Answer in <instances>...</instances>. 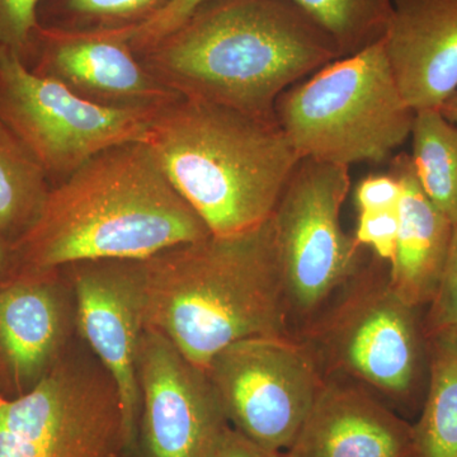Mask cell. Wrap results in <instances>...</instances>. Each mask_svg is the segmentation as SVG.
I'll list each match as a JSON object with an SVG mask.
<instances>
[{"instance_id": "12", "label": "cell", "mask_w": 457, "mask_h": 457, "mask_svg": "<svg viewBox=\"0 0 457 457\" xmlns=\"http://www.w3.org/2000/svg\"><path fill=\"white\" fill-rule=\"evenodd\" d=\"M137 384L143 457H204L230 426L206 371L153 328L141 336Z\"/></svg>"}, {"instance_id": "19", "label": "cell", "mask_w": 457, "mask_h": 457, "mask_svg": "<svg viewBox=\"0 0 457 457\" xmlns=\"http://www.w3.org/2000/svg\"><path fill=\"white\" fill-rule=\"evenodd\" d=\"M51 188L37 159L0 121V237L9 245L37 221Z\"/></svg>"}, {"instance_id": "5", "label": "cell", "mask_w": 457, "mask_h": 457, "mask_svg": "<svg viewBox=\"0 0 457 457\" xmlns=\"http://www.w3.org/2000/svg\"><path fill=\"white\" fill-rule=\"evenodd\" d=\"M414 117L383 40L324 66L276 104L279 129L300 159L345 167L392 159L411 137Z\"/></svg>"}, {"instance_id": "21", "label": "cell", "mask_w": 457, "mask_h": 457, "mask_svg": "<svg viewBox=\"0 0 457 457\" xmlns=\"http://www.w3.org/2000/svg\"><path fill=\"white\" fill-rule=\"evenodd\" d=\"M171 0H41L42 29L64 32L128 31L144 25Z\"/></svg>"}, {"instance_id": "24", "label": "cell", "mask_w": 457, "mask_h": 457, "mask_svg": "<svg viewBox=\"0 0 457 457\" xmlns=\"http://www.w3.org/2000/svg\"><path fill=\"white\" fill-rule=\"evenodd\" d=\"M446 328L457 329V224L453 227L440 287L429 305L426 335Z\"/></svg>"}, {"instance_id": "22", "label": "cell", "mask_w": 457, "mask_h": 457, "mask_svg": "<svg viewBox=\"0 0 457 457\" xmlns=\"http://www.w3.org/2000/svg\"><path fill=\"white\" fill-rule=\"evenodd\" d=\"M335 41L342 57L383 40L394 0H293Z\"/></svg>"}, {"instance_id": "17", "label": "cell", "mask_w": 457, "mask_h": 457, "mask_svg": "<svg viewBox=\"0 0 457 457\" xmlns=\"http://www.w3.org/2000/svg\"><path fill=\"white\" fill-rule=\"evenodd\" d=\"M390 173L402 183L399 233L389 263V286L411 308L431 305L446 266L453 227L436 207L418 180L411 156L390 159Z\"/></svg>"}, {"instance_id": "26", "label": "cell", "mask_w": 457, "mask_h": 457, "mask_svg": "<svg viewBox=\"0 0 457 457\" xmlns=\"http://www.w3.org/2000/svg\"><path fill=\"white\" fill-rule=\"evenodd\" d=\"M204 2L206 0H171L163 11L159 12L155 17L147 21L144 25L134 29H128V31H116V33L129 42L134 53H137L143 47L163 37L171 29H176Z\"/></svg>"}, {"instance_id": "31", "label": "cell", "mask_w": 457, "mask_h": 457, "mask_svg": "<svg viewBox=\"0 0 457 457\" xmlns=\"http://www.w3.org/2000/svg\"><path fill=\"white\" fill-rule=\"evenodd\" d=\"M411 457H413V456H411Z\"/></svg>"}, {"instance_id": "10", "label": "cell", "mask_w": 457, "mask_h": 457, "mask_svg": "<svg viewBox=\"0 0 457 457\" xmlns=\"http://www.w3.org/2000/svg\"><path fill=\"white\" fill-rule=\"evenodd\" d=\"M341 302L312 338L318 353L337 370L395 402L413 398L422 378V333L417 309L394 293L378 270L357 272Z\"/></svg>"}, {"instance_id": "6", "label": "cell", "mask_w": 457, "mask_h": 457, "mask_svg": "<svg viewBox=\"0 0 457 457\" xmlns=\"http://www.w3.org/2000/svg\"><path fill=\"white\" fill-rule=\"evenodd\" d=\"M121 400L92 351L71 345L29 392H0V457H122Z\"/></svg>"}, {"instance_id": "9", "label": "cell", "mask_w": 457, "mask_h": 457, "mask_svg": "<svg viewBox=\"0 0 457 457\" xmlns=\"http://www.w3.org/2000/svg\"><path fill=\"white\" fill-rule=\"evenodd\" d=\"M204 371L228 425L278 453L293 445L326 384L311 348L291 337L233 343Z\"/></svg>"}, {"instance_id": "11", "label": "cell", "mask_w": 457, "mask_h": 457, "mask_svg": "<svg viewBox=\"0 0 457 457\" xmlns=\"http://www.w3.org/2000/svg\"><path fill=\"white\" fill-rule=\"evenodd\" d=\"M60 269L73 287L78 336L116 383L126 453H130L139 433L137 353L145 329L144 261H84Z\"/></svg>"}, {"instance_id": "15", "label": "cell", "mask_w": 457, "mask_h": 457, "mask_svg": "<svg viewBox=\"0 0 457 457\" xmlns=\"http://www.w3.org/2000/svg\"><path fill=\"white\" fill-rule=\"evenodd\" d=\"M383 41L405 104L440 110L457 89V0H394Z\"/></svg>"}, {"instance_id": "20", "label": "cell", "mask_w": 457, "mask_h": 457, "mask_svg": "<svg viewBox=\"0 0 457 457\" xmlns=\"http://www.w3.org/2000/svg\"><path fill=\"white\" fill-rule=\"evenodd\" d=\"M411 161L423 191L457 224V126L440 111H422L411 129Z\"/></svg>"}, {"instance_id": "4", "label": "cell", "mask_w": 457, "mask_h": 457, "mask_svg": "<svg viewBox=\"0 0 457 457\" xmlns=\"http://www.w3.org/2000/svg\"><path fill=\"white\" fill-rule=\"evenodd\" d=\"M145 143L215 236L269 220L300 161L278 123L183 97L158 111Z\"/></svg>"}, {"instance_id": "30", "label": "cell", "mask_w": 457, "mask_h": 457, "mask_svg": "<svg viewBox=\"0 0 457 457\" xmlns=\"http://www.w3.org/2000/svg\"><path fill=\"white\" fill-rule=\"evenodd\" d=\"M440 112L447 121L457 126V89L442 104Z\"/></svg>"}, {"instance_id": "7", "label": "cell", "mask_w": 457, "mask_h": 457, "mask_svg": "<svg viewBox=\"0 0 457 457\" xmlns=\"http://www.w3.org/2000/svg\"><path fill=\"white\" fill-rule=\"evenodd\" d=\"M156 113L96 106L0 53V121L37 159L51 187L102 150L145 141Z\"/></svg>"}, {"instance_id": "23", "label": "cell", "mask_w": 457, "mask_h": 457, "mask_svg": "<svg viewBox=\"0 0 457 457\" xmlns=\"http://www.w3.org/2000/svg\"><path fill=\"white\" fill-rule=\"evenodd\" d=\"M41 0H0V53L17 55L29 64L40 25Z\"/></svg>"}, {"instance_id": "25", "label": "cell", "mask_w": 457, "mask_h": 457, "mask_svg": "<svg viewBox=\"0 0 457 457\" xmlns=\"http://www.w3.org/2000/svg\"><path fill=\"white\" fill-rule=\"evenodd\" d=\"M399 233V207L383 212H361L356 230L357 242L370 246L376 257L392 262Z\"/></svg>"}, {"instance_id": "18", "label": "cell", "mask_w": 457, "mask_h": 457, "mask_svg": "<svg viewBox=\"0 0 457 457\" xmlns=\"http://www.w3.org/2000/svg\"><path fill=\"white\" fill-rule=\"evenodd\" d=\"M426 336L429 384L413 426V457H457V329Z\"/></svg>"}, {"instance_id": "3", "label": "cell", "mask_w": 457, "mask_h": 457, "mask_svg": "<svg viewBox=\"0 0 457 457\" xmlns=\"http://www.w3.org/2000/svg\"><path fill=\"white\" fill-rule=\"evenodd\" d=\"M144 272L145 328L198 368L243 339L290 337L272 218L242 233L170 246L144 261Z\"/></svg>"}, {"instance_id": "28", "label": "cell", "mask_w": 457, "mask_h": 457, "mask_svg": "<svg viewBox=\"0 0 457 457\" xmlns=\"http://www.w3.org/2000/svg\"><path fill=\"white\" fill-rule=\"evenodd\" d=\"M204 457H285V453L262 447L228 426Z\"/></svg>"}, {"instance_id": "16", "label": "cell", "mask_w": 457, "mask_h": 457, "mask_svg": "<svg viewBox=\"0 0 457 457\" xmlns=\"http://www.w3.org/2000/svg\"><path fill=\"white\" fill-rule=\"evenodd\" d=\"M285 457H411L413 426L363 390L324 384Z\"/></svg>"}, {"instance_id": "1", "label": "cell", "mask_w": 457, "mask_h": 457, "mask_svg": "<svg viewBox=\"0 0 457 457\" xmlns=\"http://www.w3.org/2000/svg\"><path fill=\"white\" fill-rule=\"evenodd\" d=\"M135 54L180 97L272 123L286 90L342 59L332 37L293 0H206Z\"/></svg>"}, {"instance_id": "8", "label": "cell", "mask_w": 457, "mask_h": 457, "mask_svg": "<svg viewBox=\"0 0 457 457\" xmlns=\"http://www.w3.org/2000/svg\"><path fill=\"white\" fill-rule=\"evenodd\" d=\"M348 170L300 159L270 216L290 314H314L359 270L362 245L341 224L351 187Z\"/></svg>"}, {"instance_id": "2", "label": "cell", "mask_w": 457, "mask_h": 457, "mask_svg": "<svg viewBox=\"0 0 457 457\" xmlns=\"http://www.w3.org/2000/svg\"><path fill=\"white\" fill-rule=\"evenodd\" d=\"M210 234L145 141L120 144L51 188L37 221L12 246L14 273L84 261H145Z\"/></svg>"}, {"instance_id": "13", "label": "cell", "mask_w": 457, "mask_h": 457, "mask_svg": "<svg viewBox=\"0 0 457 457\" xmlns=\"http://www.w3.org/2000/svg\"><path fill=\"white\" fill-rule=\"evenodd\" d=\"M27 66L84 101L110 110L158 112L180 98L159 82L129 42L114 32L40 27Z\"/></svg>"}, {"instance_id": "14", "label": "cell", "mask_w": 457, "mask_h": 457, "mask_svg": "<svg viewBox=\"0 0 457 457\" xmlns=\"http://www.w3.org/2000/svg\"><path fill=\"white\" fill-rule=\"evenodd\" d=\"M75 333L77 305L64 270H18L0 282V368L16 396L55 368Z\"/></svg>"}, {"instance_id": "27", "label": "cell", "mask_w": 457, "mask_h": 457, "mask_svg": "<svg viewBox=\"0 0 457 457\" xmlns=\"http://www.w3.org/2000/svg\"><path fill=\"white\" fill-rule=\"evenodd\" d=\"M402 183L394 174L368 177L357 186L356 204L361 212H383L398 209L402 200Z\"/></svg>"}, {"instance_id": "29", "label": "cell", "mask_w": 457, "mask_h": 457, "mask_svg": "<svg viewBox=\"0 0 457 457\" xmlns=\"http://www.w3.org/2000/svg\"><path fill=\"white\" fill-rule=\"evenodd\" d=\"M16 270L13 251L7 242L0 237V282L12 278Z\"/></svg>"}]
</instances>
